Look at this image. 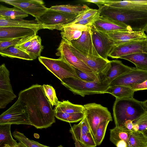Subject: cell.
Returning <instances> with one entry per match:
<instances>
[{"mask_svg":"<svg viewBox=\"0 0 147 147\" xmlns=\"http://www.w3.org/2000/svg\"><path fill=\"white\" fill-rule=\"evenodd\" d=\"M79 15L64 13L48 8L39 17L35 19L44 29L61 30L74 21Z\"/></svg>","mask_w":147,"mask_h":147,"instance_id":"obj_5","label":"cell"},{"mask_svg":"<svg viewBox=\"0 0 147 147\" xmlns=\"http://www.w3.org/2000/svg\"><path fill=\"white\" fill-rule=\"evenodd\" d=\"M69 131L72 135L73 140L74 141L77 140L78 141L83 135L88 133L91 132L85 116H84L79 123L73 125L70 129Z\"/></svg>","mask_w":147,"mask_h":147,"instance_id":"obj_27","label":"cell"},{"mask_svg":"<svg viewBox=\"0 0 147 147\" xmlns=\"http://www.w3.org/2000/svg\"><path fill=\"white\" fill-rule=\"evenodd\" d=\"M15 46L27 53L33 60L41 56L44 48L41 39L37 34L23 38Z\"/></svg>","mask_w":147,"mask_h":147,"instance_id":"obj_16","label":"cell"},{"mask_svg":"<svg viewBox=\"0 0 147 147\" xmlns=\"http://www.w3.org/2000/svg\"><path fill=\"white\" fill-rule=\"evenodd\" d=\"M20 27L39 30L44 29L43 26L35 19L27 20L23 19H8L0 17V27Z\"/></svg>","mask_w":147,"mask_h":147,"instance_id":"obj_22","label":"cell"},{"mask_svg":"<svg viewBox=\"0 0 147 147\" xmlns=\"http://www.w3.org/2000/svg\"><path fill=\"white\" fill-rule=\"evenodd\" d=\"M79 142L85 147H95L97 146L94 138L91 132L83 135Z\"/></svg>","mask_w":147,"mask_h":147,"instance_id":"obj_41","label":"cell"},{"mask_svg":"<svg viewBox=\"0 0 147 147\" xmlns=\"http://www.w3.org/2000/svg\"><path fill=\"white\" fill-rule=\"evenodd\" d=\"M134 68L125 65L119 60L110 61L103 74V78L109 85L115 79L132 70Z\"/></svg>","mask_w":147,"mask_h":147,"instance_id":"obj_21","label":"cell"},{"mask_svg":"<svg viewBox=\"0 0 147 147\" xmlns=\"http://www.w3.org/2000/svg\"><path fill=\"white\" fill-rule=\"evenodd\" d=\"M0 1L18 7L35 19L42 15L48 9L44 2L41 0H0Z\"/></svg>","mask_w":147,"mask_h":147,"instance_id":"obj_10","label":"cell"},{"mask_svg":"<svg viewBox=\"0 0 147 147\" xmlns=\"http://www.w3.org/2000/svg\"><path fill=\"white\" fill-rule=\"evenodd\" d=\"M11 125H0V147H4L5 144L12 147L18 144L12 137L11 131Z\"/></svg>","mask_w":147,"mask_h":147,"instance_id":"obj_32","label":"cell"},{"mask_svg":"<svg viewBox=\"0 0 147 147\" xmlns=\"http://www.w3.org/2000/svg\"><path fill=\"white\" fill-rule=\"evenodd\" d=\"M141 103L146 111L147 112V100L141 102Z\"/></svg>","mask_w":147,"mask_h":147,"instance_id":"obj_50","label":"cell"},{"mask_svg":"<svg viewBox=\"0 0 147 147\" xmlns=\"http://www.w3.org/2000/svg\"><path fill=\"white\" fill-rule=\"evenodd\" d=\"M133 122L131 120H127L125 122L123 126L121 127L130 131H132L133 128Z\"/></svg>","mask_w":147,"mask_h":147,"instance_id":"obj_46","label":"cell"},{"mask_svg":"<svg viewBox=\"0 0 147 147\" xmlns=\"http://www.w3.org/2000/svg\"><path fill=\"white\" fill-rule=\"evenodd\" d=\"M55 111L67 113H84L83 105L74 104L68 100L59 101L55 109Z\"/></svg>","mask_w":147,"mask_h":147,"instance_id":"obj_33","label":"cell"},{"mask_svg":"<svg viewBox=\"0 0 147 147\" xmlns=\"http://www.w3.org/2000/svg\"><path fill=\"white\" fill-rule=\"evenodd\" d=\"M50 8L60 12L71 14L80 15L90 9L85 4L63 5L52 6Z\"/></svg>","mask_w":147,"mask_h":147,"instance_id":"obj_26","label":"cell"},{"mask_svg":"<svg viewBox=\"0 0 147 147\" xmlns=\"http://www.w3.org/2000/svg\"><path fill=\"white\" fill-rule=\"evenodd\" d=\"M0 55L3 57L11 58H18L27 60H33V58L27 53L16 47L11 46L0 50Z\"/></svg>","mask_w":147,"mask_h":147,"instance_id":"obj_31","label":"cell"},{"mask_svg":"<svg viewBox=\"0 0 147 147\" xmlns=\"http://www.w3.org/2000/svg\"><path fill=\"white\" fill-rule=\"evenodd\" d=\"M23 38L0 41V50L5 49L11 46H16Z\"/></svg>","mask_w":147,"mask_h":147,"instance_id":"obj_43","label":"cell"},{"mask_svg":"<svg viewBox=\"0 0 147 147\" xmlns=\"http://www.w3.org/2000/svg\"><path fill=\"white\" fill-rule=\"evenodd\" d=\"M18 98L26 107L32 125L38 129L47 128L55 122V109L46 96L42 86L33 85L20 91Z\"/></svg>","mask_w":147,"mask_h":147,"instance_id":"obj_1","label":"cell"},{"mask_svg":"<svg viewBox=\"0 0 147 147\" xmlns=\"http://www.w3.org/2000/svg\"><path fill=\"white\" fill-rule=\"evenodd\" d=\"M82 1L88 3H94L98 6L99 9H100L103 5H104L106 0H85Z\"/></svg>","mask_w":147,"mask_h":147,"instance_id":"obj_47","label":"cell"},{"mask_svg":"<svg viewBox=\"0 0 147 147\" xmlns=\"http://www.w3.org/2000/svg\"><path fill=\"white\" fill-rule=\"evenodd\" d=\"M145 31L147 33L146 35H147V28H146V30Z\"/></svg>","mask_w":147,"mask_h":147,"instance_id":"obj_54","label":"cell"},{"mask_svg":"<svg viewBox=\"0 0 147 147\" xmlns=\"http://www.w3.org/2000/svg\"><path fill=\"white\" fill-rule=\"evenodd\" d=\"M89 28V26L73 24L63 27L61 30V34L62 38L71 41L79 38L82 32Z\"/></svg>","mask_w":147,"mask_h":147,"instance_id":"obj_24","label":"cell"},{"mask_svg":"<svg viewBox=\"0 0 147 147\" xmlns=\"http://www.w3.org/2000/svg\"><path fill=\"white\" fill-rule=\"evenodd\" d=\"M133 131L142 132L147 128V112L133 121Z\"/></svg>","mask_w":147,"mask_h":147,"instance_id":"obj_40","label":"cell"},{"mask_svg":"<svg viewBox=\"0 0 147 147\" xmlns=\"http://www.w3.org/2000/svg\"><path fill=\"white\" fill-rule=\"evenodd\" d=\"M61 81L62 84L73 94L82 97L86 95L104 94L109 87L103 77L100 82H87L73 77L65 78Z\"/></svg>","mask_w":147,"mask_h":147,"instance_id":"obj_4","label":"cell"},{"mask_svg":"<svg viewBox=\"0 0 147 147\" xmlns=\"http://www.w3.org/2000/svg\"><path fill=\"white\" fill-rule=\"evenodd\" d=\"M70 42L74 47L86 57H101L93 45L89 26L88 29L82 32L79 38Z\"/></svg>","mask_w":147,"mask_h":147,"instance_id":"obj_18","label":"cell"},{"mask_svg":"<svg viewBox=\"0 0 147 147\" xmlns=\"http://www.w3.org/2000/svg\"><path fill=\"white\" fill-rule=\"evenodd\" d=\"M67 41L71 50L76 56L82 60L96 74L100 76H103L110 61H107L101 57H86L74 47L70 41Z\"/></svg>","mask_w":147,"mask_h":147,"instance_id":"obj_14","label":"cell"},{"mask_svg":"<svg viewBox=\"0 0 147 147\" xmlns=\"http://www.w3.org/2000/svg\"><path fill=\"white\" fill-rule=\"evenodd\" d=\"M84 113L93 137L99 125L106 120L113 121L112 117L107 108L95 103L83 105Z\"/></svg>","mask_w":147,"mask_h":147,"instance_id":"obj_6","label":"cell"},{"mask_svg":"<svg viewBox=\"0 0 147 147\" xmlns=\"http://www.w3.org/2000/svg\"><path fill=\"white\" fill-rule=\"evenodd\" d=\"M128 143L130 147H147V139L142 132L132 131L129 137Z\"/></svg>","mask_w":147,"mask_h":147,"instance_id":"obj_34","label":"cell"},{"mask_svg":"<svg viewBox=\"0 0 147 147\" xmlns=\"http://www.w3.org/2000/svg\"><path fill=\"white\" fill-rule=\"evenodd\" d=\"M93 45L100 56L107 61L108 57L115 46L112 39L105 33L96 30L91 25L89 26Z\"/></svg>","mask_w":147,"mask_h":147,"instance_id":"obj_9","label":"cell"},{"mask_svg":"<svg viewBox=\"0 0 147 147\" xmlns=\"http://www.w3.org/2000/svg\"><path fill=\"white\" fill-rule=\"evenodd\" d=\"M104 5L114 8L147 11V5L135 3L131 0H106Z\"/></svg>","mask_w":147,"mask_h":147,"instance_id":"obj_25","label":"cell"},{"mask_svg":"<svg viewBox=\"0 0 147 147\" xmlns=\"http://www.w3.org/2000/svg\"><path fill=\"white\" fill-rule=\"evenodd\" d=\"M138 53H147V39L115 46L108 57L118 59L122 56Z\"/></svg>","mask_w":147,"mask_h":147,"instance_id":"obj_13","label":"cell"},{"mask_svg":"<svg viewBox=\"0 0 147 147\" xmlns=\"http://www.w3.org/2000/svg\"><path fill=\"white\" fill-rule=\"evenodd\" d=\"M28 16V14L16 7L9 8L0 5V17L8 19H23Z\"/></svg>","mask_w":147,"mask_h":147,"instance_id":"obj_30","label":"cell"},{"mask_svg":"<svg viewBox=\"0 0 147 147\" xmlns=\"http://www.w3.org/2000/svg\"><path fill=\"white\" fill-rule=\"evenodd\" d=\"M98 9L100 16L123 23L130 26L133 31L145 32L147 28V11L114 8L105 5Z\"/></svg>","mask_w":147,"mask_h":147,"instance_id":"obj_2","label":"cell"},{"mask_svg":"<svg viewBox=\"0 0 147 147\" xmlns=\"http://www.w3.org/2000/svg\"><path fill=\"white\" fill-rule=\"evenodd\" d=\"M9 71L5 64L0 66V109L6 106L17 97L10 83Z\"/></svg>","mask_w":147,"mask_h":147,"instance_id":"obj_11","label":"cell"},{"mask_svg":"<svg viewBox=\"0 0 147 147\" xmlns=\"http://www.w3.org/2000/svg\"><path fill=\"white\" fill-rule=\"evenodd\" d=\"M75 141V147H85L82 146L80 142L77 140H76Z\"/></svg>","mask_w":147,"mask_h":147,"instance_id":"obj_51","label":"cell"},{"mask_svg":"<svg viewBox=\"0 0 147 147\" xmlns=\"http://www.w3.org/2000/svg\"><path fill=\"white\" fill-rule=\"evenodd\" d=\"M110 121L106 120L100 123L96 131L94 138L97 146L100 145L105 136L107 125Z\"/></svg>","mask_w":147,"mask_h":147,"instance_id":"obj_37","label":"cell"},{"mask_svg":"<svg viewBox=\"0 0 147 147\" xmlns=\"http://www.w3.org/2000/svg\"><path fill=\"white\" fill-rule=\"evenodd\" d=\"M92 25L96 30L105 33L119 31H133L130 26L123 23L100 16Z\"/></svg>","mask_w":147,"mask_h":147,"instance_id":"obj_17","label":"cell"},{"mask_svg":"<svg viewBox=\"0 0 147 147\" xmlns=\"http://www.w3.org/2000/svg\"><path fill=\"white\" fill-rule=\"evenodd\" d=\"M134 92L130 88L128 87L115 86H109L105 93L110 94L114 96L116 99H119L133 98Z\"/></svg>","mask_w":147,"mask_h":147,"instance_id":"obj_28","label":"cell"},{"mask_svg":"<svg viewBox=\"0 0 147 147\" xmlns=\"http://www.w3.org/2000/svg\"><path fill=\"white\" fill-rule=\"evenodd\" d=\"M14 137L19 142L23 144L26 147H47V146L40 144L38 142L30 140L24 134L17 131L12 133Z\"/></svg>","mask_w":147,"mask_h":147,"instance_id":"obj_36","label":"cell"},{"mask_svg":"<svg viewBox=\"0 0 147 147\" xmlns=\"http://www.w3.org/2000/svg\"><path fill=\"white\" fill-rule=\"evenodd\" d=\"M135 92L147 89V80L142 83L133 86L130 88Z\"/></svg>","mask_w":147,"mask_h":147,"instance_id":"obj_45","label":"cell"},{"mask_svg":"<svg viewBox=\"0 0 147 147\" xmlns=\"http://www.w3.org/2000/svg\"><path fill=\"white\" fill-rule=\"evenodd\" d=\"M74 69L78 77L83 81L87 82H100L102 80L103 76H98L94 73H86L75 68Z\"/></svg>","mask_w":147,"mask_h":147,"instance_id":"obj_38","label":"cell"},{"mask_svg":"<svg viewBox=\"0 0 147 147\" xmlns=\"http://www.w3.org/2000/svg\"><path fill=\"white\" fill-rule=\"evenodd\" d=\"M84 116L83 112L69 113L55 111V117L57 119L70 123H76L81 121Z\"/></svg>","mask_w":147,"mask_h":147,"instance_id":"obj_35","label":"cell"},{"mask_svg":"<svg viewBox=\"0 0 147 147\" xmlns=\"http://www.w3.org/2000/svg\"><path fill=\"white\" fill-rule=\"evenodd\" d=\"M106 33L113 40L115 46L147 39L146 34L143 31H119Z\"/></svg>","mask_w":147,"mask_h":147,"instance_id":"obj_19","label":"cell"},{"mask_svg":"<svg viewBox=\"0 0 147 147\" xmlns=\"http://www.w3.org/2000/svg\"><path fill=\"white\" fill-rule=\"evenodd\" d=\"M47 147H49V146H48ZM64 147L63 146H62L61 145H60L59 146H58L57 147Z\"/></svg>","mask_w":147,"mask_h":147,"instance_id":"obj_53","label":"cell"},{"mask_svg":"<svg viewBox=\"0 0 147 147\" xmlns=\"http://www.w3.org/2000/svg\"></svg>","mask_w":147,"mask_h":147,"instance_id":"obj_55","label":"cell"},{"mask_svg":"<svg viewBox=\"0 0 147 147\" xmlns=\"http://www.w3.org/2000/svg\"><path fill=\"white\" fill-rule=\"evenodd\" d=\"M57 51L56 53L57 56H60V58L74 68L86 73H94L82 60L73 53L68 41L66 39L62 38Z\"/></svg>","mask_w":147,"mask_h":147,"instance_id":"obj_12","label":"cell"},{"mask_svg":"<svg viewBox=\"0 0 147 147\" xmlns=\"http://www.w3.org/2000/svg\"><path fill=\"white\" fill-rule=\"evenodd\" d=\"M143 132L147 139V128L144 130L143 131Z\"/></svg>","mask_w":147,"mask_h":147,"instance_id":"obj_52","label":"cell"},{"mask_svg":"<svg viewBox=\"0 0 147 147\" xmlns=\"http://www.w3.org/2000/svg\"><path fill=\"white\" fill-rule=\"evenodd\" d=\"M13 124L31 125L26 107L19 98L11 106L0 115V125Z\"/></svg>","mask_w":147,"mask_h":147,"instance_id":"obj_7","label":"cell"},{"mask_svg":"<svg viewBox=\"0 0 147 147\" xmlns=\"http://www.w3.org/2000/svg\"><path fill=\"white\" fill-rule=\"evenodd\" d=\"M120 58L128 61L134 64L137 69L147 71V53H138L123 56Z\"/></svg>","mask_w":147,"mask_h":147,"instance_id":"obj_29","label":"cell"},{"mask_svg":"<svg viewBox=\"0 0 147 147\" xmlns=\"http://www.w3.org/2000/svg\"><path fill=\"white\" fill-rule=\"evenodd\" d=\"M133 2L135 3L144 4L147 5V0H131Z\"/></svg>","mask_w":147,"mask_h":147,"instance_id":"obj_48","label":"cell"},{"mask_svg":"<svg viewBox=\"0 0 147 147\" xmlns=\"http://www.w3.org/2000/svg\"><path fill=\"white\" fill-rule=\"evenodd\" d=\"M45 95L52 107L57 106L59 102L56 96L55 89L50 85H42Z\"/></svg>","mask_w":147,"mask_h":147,"instance_id":"obj_39","label":"cell"},{"mask_svg":"<svg viewBox=\"0 0 147 147\" xmlns=\"http://www.w3.org/2000/svg\"><path fill=\"white\" fill-rule=\"evenodd\" d=\"M98 10V12L94 16L80 20L75 23L87 26L91 25L94 21L100 16V11L99 9Z\"/></svg>","mask_w":147,"mask_h":147,"instance_id":"obj_44","label":"cell"},{"mask_svg":"<svg viewBox=\"0 0 147 147\" xmlns=\"http://www.w3.org/2000/svg\"><path fill=\"white\" fill-rule=\"evenodd\" d=\"M131 132L115 126L110 129V140L116 147H130L128 139Z\"/></svg>","mask_w":147,"mask_h":147,"instance_id":"obj_23","label":"cell"},{"mask_svg":"<svg viewBox=\"0 0 147 147\" xmlns=\"http://www.w3.org/2000/svg\"><path fill=\"white\" fill-rule=\"evenodd\" d=\"M4 147H11L9 145L7 144H5ZM12 147H26L22 143L19 142L18 144Z\"/></svg>","mask_w":147,"mask_h":147,"instance_id":"obj_49","label":"cell"},{"mask_svg":"<svg viewBox=\"0 0 147 147\" xmlns=\"http://www.w3.org/2000/svg\"><path fill=\"white\" fill-rule=\"evenodd\" d=\"M146 112L141 102L134 98L116 99L113 107L115 127H123L128 120L134 121Z\"/></svg>","mask_w":147,"mask_h":147,"instance_id":"obj_3","label":"cell"},{"mask_svg":"<svg viewBox=\"0 0 147 147\" xmlns=\"http://www.w3.org/2000/svg\"><path fill=\"white\" fill-rule=\"evenodd\" d=\"M39 62L61 81L63 79L73 77L80 79L74 68L63 59H54L45 57H38Z\"/></svg>","mask_w":147,"mask_h":147,"instance_id":"obj_8","label":"cell"},{"mask_svg":"<svg viewBox=\"0 0 147 147\" xmlns=\"http://www.w3.org/2000/svg\"><path fill=\"white\" fill-rule=\"evenodd\" d=\"M147 80V71L134 67L132 70L115 79L109 86H123L131 88L133 85L141 83Z\"/></svg>","mask_w":147,"mask_h":147,"instance_id":"obj_15","label":"cell"},{"mask_svg":"<svg viewBox=\"0 0 147 147\" xmlns=\"http://www.w3.org/2000/svg\"><path fill=\"white\" fill-rule=\"evenodd\" d=\"M99 10L96 9L90 8L84 13L78 16L74 21L70 24L67 25H69L73 24H74L83 19L87 18L92 17L96 15L98 11Z\"/></svg>","mask_w":147,"mask_h":147,"instance_id":"obj_42","label":"cell"},{"mask_svg":"<svg viewBox=\"0 0 147 147\" xmlns=\"http://www.w3.org/2000/svg\"><path fill=\"white\" fill-rule=\"evenodd\" d=\"M38 30L24 27H0V41L23 38L37 34Z\"/></svg>","mask_w":147,"mask_h":147,"instance_id":"obj_20","label":"cell"}]
</instances>
